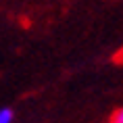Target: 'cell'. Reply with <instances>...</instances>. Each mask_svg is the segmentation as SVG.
<instances>
[{
  "label": "cell",
  "instance_id": "1",
  "mask_svg": "<svg viewBox=\"0 0 123 123\" xmlns=\"http://www.w3.org/2000/svg\"><path fill=\"white\" fill-rule=\"evenodd\" d=\"M0 123H13V111L0 109Z\"/></svg>",
  "mask_w": 123,
  "mask_h": 123
},
{
  "label": "cell",
  "instance_id": "2",
  "mask_svg": "<svg viewBox=\"0 0 123 123\" xmlns=\"http://www.w3.org/2000/svg\"><path fill=\"white\" fill-rule=\"evenodd\" d=\"M111 123H123V109H119L115 115H113V121Z\"/></svg>",
  "mask_w": 123,
  "mask_h": 123
}]
</instances>
